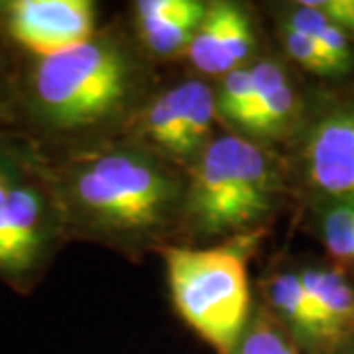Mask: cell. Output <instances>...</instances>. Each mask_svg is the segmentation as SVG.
<instances>
[{
  "label": "cell",
  "instance_id": "obj_6",
  "mask_svg": "<svg viewBox=\"0 0 354 354\" xmlns=\"http://www.w3.org/2000/svg\"><path fill=\"white\" fill-rule=\"evenodd\" d=\"M281 153L290 197L305 211L354 205V81L313 87L304 124Z\"/></svg>",
  "mask_w": 354,
  "mask_h": 354
},
{
  "label": "cell",
  "instance_id": "obj_2",
  "mask_svg": "<svg viewBox=\"0 0 354 354\" xmlns=\"http://www.w3.org/2000/svg\"><path fill=\"white\" fill-rule=\"evenodd\" d=\"M144 55L127 34L104 30L73 50L32 59L14 81V109L30 127L26 136L75 150L127 130L153 95Z\"/></svg>",
  "mask_w": 354,
  "mask_h": 354
},
{
  "label": "cell",
  "instance_id": "obj_16",
  "mask_svg": "<svg viewBox=\"0 0 354 354\" xmlns=\"http://www.w3.org/2000/svg\"><path fill=\"white\" fill-rule=\"evenodd\" d=\"M311 6L339 26L354 44V0H309Z\"/></svg>",
  "mask_w": 354,
  "mask_h": 354
},
{
  "label": "cell",
  "instance_id": "obj_14",
  "mask_svg": "<svg viewBox=\"0 0 354 354\" xmlns=\"http://www.w3.org/2000/svg\"><path fill=\"white\" fill-rule=\"evenodd\" d=\"M215 102L216 116L242 134L250 109H252L250 64L221 77V85L215 88Z\"/></svg>",
  "mask_w": 354,
  "mask_h": 354
},
{
  "label": "cell",
  "instance_id": "obj_13",
  "mask_svg": "<svg viewBox=\"0 0 354 354\" xmlns=\"http://www.w3.org/2000/svg\"><path fill=\"white\" fill-rule=\"evenodd\" d=\"M230 354H304L299 346L262 304L252 305V313L241 339Z\"/></svg>",
  "mask_w": 354,
  "mask_h": 354
},
{
  "label": "cell",
  "instance_id": "obj_1",
  "mask_svg": "<svg viewBox=\"0 0 354 354\" xmlns=\"http://www.w3.org/2000/svg\"><path fill=\"white\" fill-rule=\"evenodd\" d=\"M48 158L69 241L97 242L138 262L177 239L187 179L160 153L111 138Z\"/></svg>",
  "mask_w": 354,
  "mask_h": 354
},
{
  "label": "cell",
  "instance_id": "obj_10",
  "mask_svg": "<svg viewBox=\"0 0 354 354\" xmlns=\"http://www.w3.org/2000/svg\"><path fill=\"white\" fill-rule=\"evenodd\" d=\"M325 260L354 278V205L337 203L307 209Z\"/></svg>",
  "mask_w": 354,
  "mask_h": 354
},
{
  "label": "cell",
  "instance_id": "obj_12",
  "mask_svg": "<svg viewBox=\"0 0 354 354\" xmlns=\"http://www.w3.org/2000/svg\"><path fill=\"white\" fill-rule=\"evenodd\" d=\"M256 48V28L250 12L234 2H223V28L216 51L215 77L244 67Z\"/></svg>",
  "mask_w": 354,
  "mask_h": 354
},
{
  "label": "cell",
  "instance_id": "obj_18",
  "mask_svg": "<svg viewBox=\"0 0 354 354\" xmlns=\"http://www.w3.org/2000/svg\"><path fill=\"white\" fill-rule=\"evenodd\" d=\"M337 354H354V341L348 344V346H344L342 351H339Z\"/></svg>",
  "mask_w": 354,
  "mask_h": 354
},
{
  "label": "cell",
  "instance_id": "obj_17",
  "mask_svg": "<svg viewBox=\"0 0 354 354\" xmlns=\"http://www.w3.org/2000/svg\"><path fill=\"white\" fill-rule=\"evenodd\" d=\"M10 109H14V81L8 79L6 71L2 69V59H0V132L8 130L2 127V120H6Z\"/></svg>",
  "mask_w": 354,
  "mask_h": 354
},
{
  "label": "cell",
  "instance_id": "obj_3",
  "mask_svg": "<svg viewBox=\"0 0 354 354\" xmlns=\"http://www.w3.org/2000/svg\"><path fill=\"white\" fill-rule=\"evenodd\" d=\"M179 239L185 246L264 232L290 197L281 150L241 134L213 136L185 169Z\"/></svg>",
  "mask_w": 354,
  "mask_h": 354
},
{
  "label": "cell",
  "instance_id": "obj_4",
  "mask_svg": "<svg viewBox=\"0 0 354 354\" xmlns=\"http://www.w3.org/2000/svg\"><path fill=\"white\" fill-rule=\"evenodd\" d=\"M67 239L50 158L22 130L0 132V281L30 293Z\"/></svg>",
  "mask_w": 354,
  "mask_h": 354
},
{
  "label": "cell",
  "instance_id": "obj_8",
  "mask_svg": "<svg viewBox=\"0 0 354 354\" xmlns=\"http://www.w3.org/2000/svg\"><path fill=\"white\" fill-rule=\"evenodd\" d=\"M252 109L241 136L268 148H288L304 124L313 87L283 62L281 55H264L250 64ZM281 150V152H283Z\"/></svg>",
  "mask_w": 354,
  "mask_h": 354
},
{
  "label": "cell",
  "instance_id": "obj_15",
  "mask_svg": "<svg viewBox=\"0 0 354 354\" xmlns=\"http://www.w3.org/2000/svg\"><path fill=\"white\" fill-rule=\"evenodd\" d=\"M187 0H140L134 4V26L158 24L174 18L185 8Z\"/></svg>",
  "mask_w": 354,
  "mask_h": 354
},
{
  "label": "cell",
  "instance_id": "obj_7",
  "mask_svg": "<svg viewBox=\"0 0 354 354\" xmlns=\"http://www.w3.org/2000/svg\"><path fill=\"white\" fill-rule=\"evenodd\" d=\"M91 0H12L0 14V36L32 59L51 57L85 44L95 32Z\"/></svg>",
  "mask_w": 354,
  "mask_h": 354
},
{
  "label": "cell",
  "instance_id": "obj_11",
  "mask_svg": "<svg viewBox=\"0 0 354 354\" xmlns=\"http://www.w3.org/2000/svg\"><path fill=\"white\" fill-rule=\"evenodd\" d=\"M205 10H207L205 2L187 0L185 8L169 20L158 24L136 26L138 46L146 55L160 59H171L176 55H183L193 34L201 24Z\"/></svg>",
  "mask_w": 354,
  "mask_h": 354
},
{
  "label": "cell",
  "instance_id": "obj_19",
  "mask_svg": "<svg viewBox=\"0 0 354 354\" xmlns=\"http://www.w3.org/2000/svg\"><path fill=\"white\" fill-rule=\"evenodd\" d=\"M4 6H6V2H0V14H2V10H4Z\"/></svg>",
  "mask_w": 354,
  "mask_h": 354
},
{
  "label": "cell",
  "instance_id": "obj_5",
  "mask_svg": "<svg viewBox=\"0 0 354 354\" xmlns=\"http://www.w3.org/2000/svg\"><path fill=\"white\" fill-rule=\"evenodd\" d=\"M264 232L211 246L165 244L167 286L177 315L216 354H230L252 313L248 258Z\"/></svg>",
  "mask_w": 354,
  "mask_h": 354
},
{
  "label": "cell",
  "instance_id": "obj_9",
  "mask_svg": "<svg viewBox=\"0 0 354 354\" xmlns=\"http://www.w3.org/2000/svg\"><path fill=\"white\" fill-rule=\"evenodd\" d=\"M278 18L315 41L329 55L348 81H354V44L323 12L311 6L309 0H291L278 6Z\"/></svg>",
  "mask_w": 354,
  "mask_h": 354
}]
</instances>
